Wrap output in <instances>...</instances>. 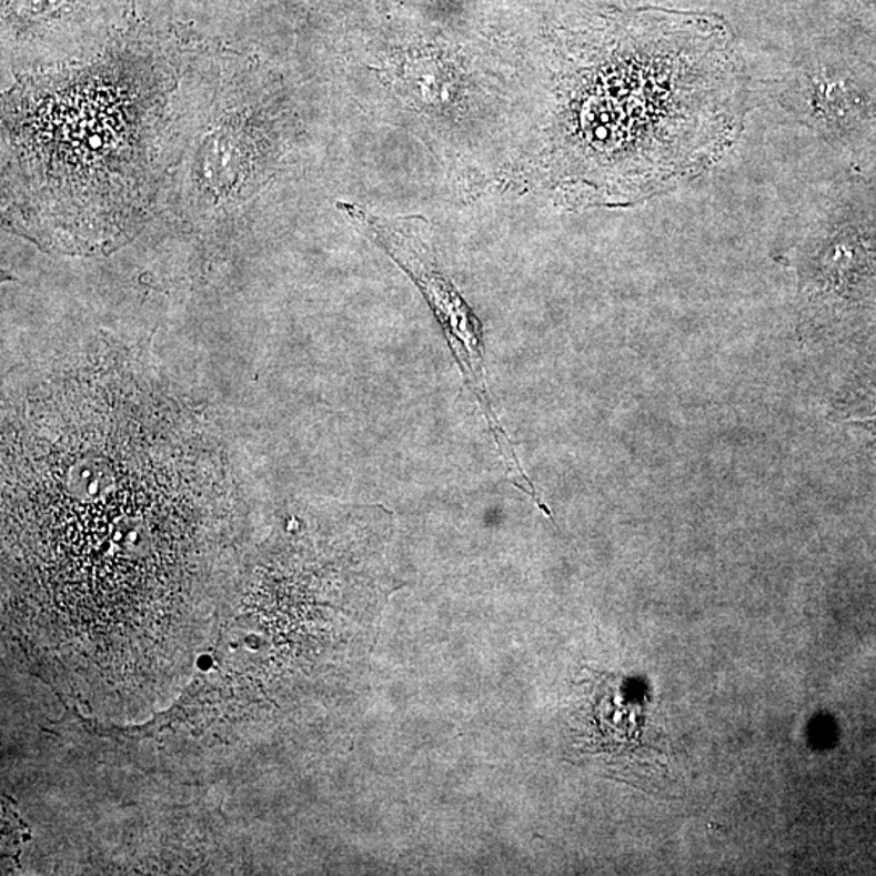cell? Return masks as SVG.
<instances>
[{
  "label": "cell",
  "mask_w": 876,
  "mask_h": 876,
  "mask_svg": "<svg viewBox=\"0 0 876 876\" xmlns=\"http://www.w3.org/2000/svg\"><path fill=\"white\" fill-rule=\"evenodd\" d=\"M234 482L202 419L118 364L67 369L6 414L3 582L59 643L124 653L228 561Z\"/></svg>",
  "instance_id": "6da1fadb"
}]
</instances>
